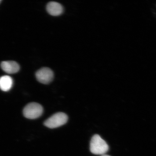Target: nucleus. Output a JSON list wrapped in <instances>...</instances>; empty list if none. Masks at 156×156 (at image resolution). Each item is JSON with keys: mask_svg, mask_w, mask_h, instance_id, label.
<instances>
[{"mask_svg": "<svg viewBox=\"0 0 156 156\" xmlns=\"http://www.w3.org/2000/svg\"><path fill=\"white\" fill-rule=\"evenodd\" d=\"M90 149L94 154L103 155L108 151L109 147L105 140L98 134H95L91 139Z\"/></svg>", "mask_w": 156, "mask_h": 156, "instance_id": "obj_1", "label": "nucleus"}, {"mask_svg": "<svg viewBox=\"0 0 156 156\" xmlns=\"http://www.w3.org/2000/svg\"><path fill=\"white\" fill-rule=\"evenodd\" d=\"M44 109L41 105L36 102L27 104L23 110L24 116L30 119H34L41 117L43 114Z\"/></svg>", "mask_w": 156, "mask_h": 156, "instance_id": "obj_2", "label": "nucleus"}, {"mask_svg": "<svg viewBox=\"0 0 156 156\" xmlns=\"http://www.w3.org/2000/svg\"><path fill=\"white\" fill-rule=\"evenodd\" d=\"M68 119V117L64 113H56L46 120L44 125L48 128H57L65 124L67 122Z\"/></svg>", "mask_w": 156, "mask_h": 156, "instance_id": "obj_3", "label": "nucleus"}, {"mask_svg": "<svg viewBox=\"0 0 156 156\" xmlns=\"http://www.w3.org/2000/svg\"><path fill=\"white\" fill-rule=\"evenodd\" d=\"M36 77L40 83L44 84H48L53 80L54 73L53 71L49 68L44 67L37 72Z\"/></svg>", "mask_w": 156, "mask_h": 156, "instance_id": "obj_4", "label": "nucleus"}, {"mask_svg": "<svg viewBox=\"0 0 156 156\" xmlns=\"http://www.w3.org/2000/svg\"><path fill=\"white\" fill-rule=\"evenodd\" d=\"M46 9L48 13L53 16H59L63 13L64 11L63 7L61 4L55 2L48 3Z\"/></svg>", "mask_w": 156, "mask_h": 156, "instance_id": "obj_5", "label": "nucleus"}, {"mask_svg": "<svg viewBox=\"0 0 156 156\" xmlns=\"http://www.w3.org/2000/svg\"><path fill=\"white\" fill-rule=\"evenodd\" d=\"M1 66L4 72L9 74L16 73L20 69L19 65L13 61H3L1 63Z\"/></svg>", "mask_w": 156, "mask_h": 156, "instance_id": "obj_6", "label": "nucleus"}, {"mask_svg": "<svg viewBox=\"0 0 156 156\" xmlns=\"http://www.w3.org/2000/svg\"><path fill=\"white\" fill-rule=\"evenodd\" d=\"M13 81L9 76H4L0 77V89L4 92L9 91L12 88Z\"/></svg>", "mask_w": 156, "mask_h": 156, "instance_id": "obj_7", "label": "nucleus"}, {"mask_svg": "<svg viewBox=\"0 0 156 156\" xmlns=\"http://www.w3.org/2000/svg\"><path fill=\"white\" fill-rule=\"evenodd\" d=\"M101 156H110L108 155L104 154V155H101Z\"/></svg>", "mask_w": 156, "mask_h": 156, "instance_id": "obj_8", "label": "nucleus"}, {"mask_svg": "<svg viewBox=\"0 0 156 156\" xmlns=\"http://www.w3.org/2000/svg\"><path fill=\"white\" fill-rule=\"evenodd\" d=\"M1 2H2V1H1V0H0V3H1Z\"/></svg>", "mask_w": 156, "mask_h": 156, "instance_id": "obj_9", "label": "nucleus"}]
</instances>
